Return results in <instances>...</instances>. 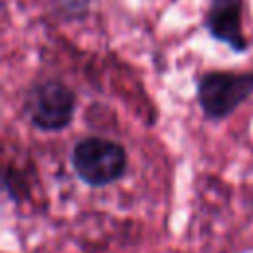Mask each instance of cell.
I'll list each match as a JSON object with an SVG mask.
<instances>
[{
	"instance_id": "1",
	"label": "cell",
	"mask_w": 253,
	"mask_h": 253,
	"mask_svg": "<svg viewBox=\"0 0 253 253\" xmlns=\"http://www.w3.org/2000/svg\"><path fill=\"white\" fill-rule=\"evenodd\" d=\"M126 150L119 142L101 136L79 140L71 152L75 176L91 188H103L121 180L126 172Z\"/></svg>"
},
{
	"instance_id": "2",
	"label": "cell",
	"mask_w": 253,
	"mask_h": 253,
	"mask_svg": "<svg viewBox=\"0 0 253 253\" xmlns=\"http://www.w3.org/2000/svg\"><path fill=\"white\" fill-rule=\"evenodd\" d=\"M253 95V71H210L198 83V103L211 121L229 117L241 103Z\"/></svg>"
},
{
	"instance_id": "3",
	"label": "cell",
	"mask_w": 253,
	"mask_h": 253,
	"mask_svg": "<svg viewBox=\"0 0 253 253\" xmlns=\"http://www.w3.org/2000/svg\"><path fill=\"white\" fill-rule=\"evenodd\" d=\"M24 109L36 128L49 132L61 130L73 121L75 95L65 83L57 79H43L28 89Z\"/></svg>"
},
{
	"instance_id": "4",
	"label": "cell",
	"mask_w": 253,
	"mask_h": 253,
	"mask_svg": "<svg viewBox=\"0 0 253 253\" xmlns=\"http://www.w3.org/2000/svg\"><path fill=\"white\" fill-rule=\"evenodd\" d=\"M206 30L217 42H223L233 51L247 49L243 34V0H211L206 12Z\"/></svg>"
},
{
	"instance_id": "5",
	"label": "cell",
	"mask_w": 253,
	"mask_h": 253,
	"mask_svg": "<svg viewBox=\"0 0 253 253\" xmlns=\"http://www.w3.org/2000/svg\"><path fill=\"white\" fill-rule=\"evenodd\" d=\"M59 6H61V12H67V14H79L83 10H79V4L83 6H89V0H57Z\"/></svg>"
}]
</instances>
